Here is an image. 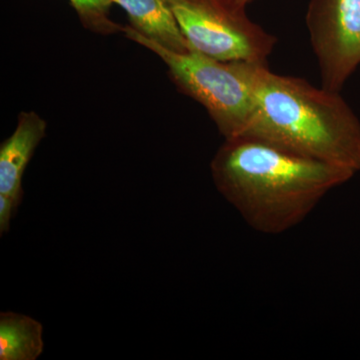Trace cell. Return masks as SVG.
Returning <instances> with one entry per match:
<instances>
[{
    "instance_id": "cell-1",
    "label": "cell",
    "mask_w": 360,
    "mask_h": 360,
    "mask_svg": "<svg viewBox=\"0 0 360 360\" xmlns=\"http://www.w3.org/2000/svg\"><path fill=\"white\" fill-rule=\"evenodd\" d=\"M220 194L253 231L281 234L311 213L322 198L355 174L296 155L262 139H225L212 162Z\"/></svg>"
},
{
    "instance_id": "cell-2",
    "label": "cell",
    "mask_w": 360,
    "mask_h": 360,
    "mask_svg": "<svg viewBox=\"0 0 360 360\" xmlns=\"http://www.w3.org/2000/svg\"><path fill=\"white\" fill-rule=\"evenodd\" d=\"M255 111L241 136L262 139L296 155L360 170V122L340 92L248 63Z\"/></svg>"
},
{
    "instance_id": "cell-3",
    "label": "cell",
    "mask_w": 360,
    "mask_h": 360,
    "mask_svg": "<svg viewBox=\"0 0 360 360\" xmlns=\"http://www.w3.org/2000/svg\"><path fill=\"white\" fill-rule=\"evenodd\" d=\"M122 32L160 56L176 86L207 110L225 139L248 131L255 111L248 63L217 60L195 51L179 53L146 39L131 26H124Z\"/></svg>"
},
{
    "instance_id": "cell-4",
    "label": "cell",
    "mask_w": 360,
    "mask_h": 360,
    "mask_svg": "<svg viewBox=\"0 0 360 360\" xmlns=\"http://www.w3.org/2000/svg\"><path fill=\"white\" fill-rule=\"evenodd\" d=\"M191 51L220 61L266 63L276 37L236 0H167Z\"/></svg>"
},
{
    "instance_id": "cell-5",
    "label": "cell",
    "mask_w": 360,
    "mask_h": 360,
    "mask_svg": "<svg viewBox=\"0 0 360 360\" xmlns=\"http://www.w3.org/2000/svg\"><path fill=\"white\" fill-rule=\"evenodd\" d=\"M305 21L321 86L340 92L360 65V0H310Z\"/></svg>"
},
{
    "instance_id": "cell-6",
    "label": "cell",
    "mask_w": 360,
    "mask_h": 360,
    "mask_svg": "<svg viewBox=\"0 0 360 360\" xmlns=\"http://www.w3.org/2000/svg\"><path fill=\"white\" fill-rule=\"evenodd\" d=\"M45 131L46 122L39 115L21 112L16 129L0 146V194L18 205L23 196V174Z\"/></svg>"
},
{
    "instance_id": "cell-7",
    "label": "cell",
    "mask_w": 360,
    "mask_h": 360,
    "mask_svg": "<svg viewBox=\"0 0 360 360\" xmlns=\"http://www.w3.org/2000/svg\"><path fill=\"white\" fill-rule=\"evenodd\" d=\"M129 15L131 27L168 51H193L167 0H113Z\"/></svg>"
},
{
    "instance_id": "cell-8",
    "label": "cell",
    "mask_w": 360,
    "mask_h": 360,
    "mask_svg": "<svg viewBox=\"0 0 360 360\" xmlns=\"http://www.w3.org/2000/svg\"><path fill=\"white\" fill-rule=\"evenodd\" d=\"M40 322L26 315L6 311L0 314V359L35 360L44 352Z\"/></svg>"
},
{
    "instance_id": "cell-9",
    "label": "cell",
    "mask_w": 360,
    "mask_h": 360,
    "mask_svg": "<svg viewBox=\"0 0 360 360\" xmlns=\"http://www.w3.org/2000/svg\"><path fill=\"white\" fill-rule=\"evenodd\" d=\"M70 4L77 11L84 26L101 33L110 34L123 27L116 25L110 18V9L115 2L113 0H70Z\"/></svg>"
},
{
    "instance_id": "cell-10",
    "label": "cell",
    "mask_w": 360,
    "mask_h": 360,
    "mask_svg": "<svg viewBox=\"0 0 360 360\" xmlns=\"http://www.w3.org/2000/svg\"><path fill=\"white\" fill-rule=\"evenodd\" d=\"M18 203L8 196L0 194V234L9 231V224L13 215L18 212Z\"/></svg>"
},
{
    "instance_id": "cell-11",
    "label": "cell",
    "mask_w": 360,
    "mask_h": 360,
    "mask_svg": "<svg viewBox=\"0 0 360 360\" xmlns=\"http://www.w3.org/2000/svg\"><path fill=\"white\" fill-rule=\"evenodd\" d=\"M236 2H238L241 6H248V4H250L253 0H236Z\"/></svg>"
}]
</instances>
